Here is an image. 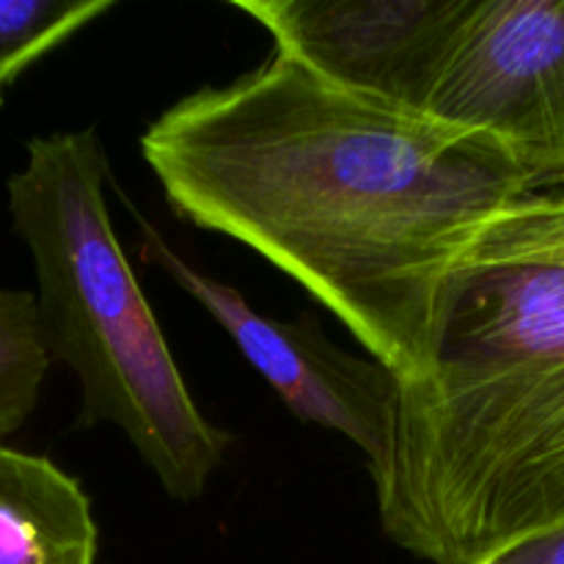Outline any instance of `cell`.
<instances>
[{
  "label": "cell",
  "instance_id": "6da1fadb",
  "mask_svg": "<svg viewBox=\"0 0 564 564\" xmlns=\"http://www.w3.org/2000/svg\"><path fill=\"white\" fill-rule=\"evenodd\" d=\"M141 152L182 220L295 279L402 386L427 369L457 259L534 187L490 135L347 91L279 50L163 110Z\"/></svg>",
  "mask_w": 564,
  "mask_h": 564
},
{
  "label": "cell",
  "instance_id": "7a4b0ae2",
  "mask_svg": "<svg viewBox=\"0 0 564 564\" xmlns=\"http://www.w3.org/2000/svg\"><path fill=\"white\" fill-rule=\"evenodd\" d=\"M372 485L386 534L430 564H482L564 527L560 187L523 193L457 259Z\"/></svg>",
  "mask_w": 564,
  "mask_h": 564
},
{
  "label": "cell",
  "instance_id": "3957f363",
  "mask_svg": "<svg viewBox=\"0 0 564 564\" xmlns=\"http://www.w3.org/2000/svg\"><path fill=\"white\" fill-rule=\"evenodd\" d=\"M110 163L94 130L36 135L6 182L36 270L42 339L80 383V427L113 424L171 499L193 501L231 435L198 411L110 224Z\"/></svg>",
  "mask_w": 564,
  "mask_h": 564
},
{
  "label": "cell",
  "instance_id": "277c9868",
  "mask_svg": "<svg viewBox=\"0 0 564 564\" xmlns=\"http://www.w3.org/2000/svg\"><path fill=\"white\" fill-rule=\"evenodd\" d=\"M143 259L158 264L207 308L246 361L301 422L345 435L367 457L372 479L389 466L400 422L402 380L375 356L347 352L319 328L314 314L273 319L257 312L235 286L176 257L158 229L141 224Z\"/></svg>",
  "mask_w": 564,
  "mask_h": 564
},
{
  "label": "cell",
  "instance_id": "5b68a950",
  "mask_svg": "<svg viewBox=\"0 0 564 564\" xmlns=\"http://www.w3.org/2000/svg\"><path fill=\"white\" fill-rule=\"evenodd\" d=\"M427 113L510 149L534 187L564 174V0H474Z\"/></svg>",
  "mask_w": 564,
  "mask_h": 564
},
{
  "label": "cell",
  "instance_id": "8992f818",
  "mask_svg": "<svg viewBox=\"0 0 564 564\" xmlns=\"http://www.w3.org/2000/svg\"><path fill=\"white\" fill-rule=\"evenodd\" d=\"M275 50L334 86L422 110L438 88L474 0H237Z\"/></svg>",
  "mask_w": 564,
  "mask_h": 564
},
{
  "label": "cell",
  "instance_id": "52a82bcc",
  "mask_svg": "<svg viewBox=\"0 0 564 564\" xmlns=\"http://www.w3.org/2000/svg\"><path fill=\"white\" fill-rule=\"evenodd\" d=\"M91 501L53 460L0 444V564H94Z\"/></svg>",
  "mask_w": 564,
  "mask_h": 564
},
{
  "label": "cell",
  "instance_id": "ba28073f",
  "mask_svg": "<svg viewBox=\"0 0 564 564\" xmlns=\"http://www.w3.org/2000/svg\"><path fill=\"white\" fill-rule=\"evenodd\" d=\"M50 361L36 295L0 286V444L31 419Z\"/></svg>",
  "mask_w": 564,
  "mask_h": 564
},
{
  "label": "cell",
  "instance_id": "9c48e42d",
  "mask_svg": "<svg viewBox=\"0 0 564 564\" xmlns=\"http://www.w3.org/2000/svg\"><path fill=\"white\" fill-rule=\"evenodd\" d=\"M110 9L113 0H0V77L14 83L28 66Z\"/></svg>",
  "mask_w": 564,
  "mask_h": 564
},
{
  "label": "cell",
  "instance_id": "30bf717a",
  "mask_svg": "<svg viewBox=\"0 0 564 564\" xmlns=\"http://www.w3.org/2000/svg\"><path fill=\"white\" fill-rule=\"evenodd\" d=\"M482 564H564V527L518 540Z\"/></svg>",
  "mask_w": 564,
  "mask_h": 564
},
{
  "label": "cell",
  "instance_id": "8fae6325",
  "mask_svg": "<svg viewBox=\"0 0 564 564\" xmlns=\"http://www.w3.org/2000/svg\"><path fill=\"white\" fill-rule=\"evenodd\" d=\"M11 83L9 80H3V77H0V105H3V97H6V88H9Z\"/></svg>",
  "mask_w": 564,
  "mask_h": 564
},
{
  "label": "cell",
  "instance_id": "7c38bea8",
  "mask_svg": "<svg viewBox=\"0 0 564 564\" xmlns=\"http://www.w3.org/2000/svg\"><path fill=\"white\" fill-rule=\"evenodd\" d=\"M543 187H560V191H564V174L560 176V180H554L551 185H543Z\"/></svg>",
  "mask_w": 564,
  "mask_h": 564
}]
</instances>
